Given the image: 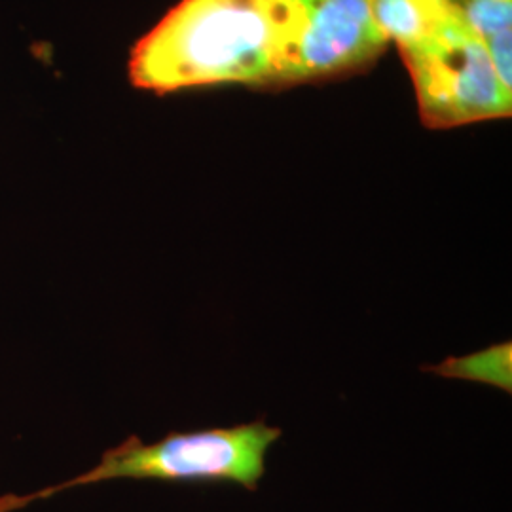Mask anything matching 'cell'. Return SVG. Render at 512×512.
Masks as SVG:
<instances>
[{"label": "cell", "mask_w": 512, "mask_h": 512, "mask_svg": "<svg viewBox=\"0 0 512 512\" xmlns=\"http://www.w3.org/2000/svg\"><path fill=\"white\" fill-rule=\"evenodd\" d=\"M387 44L370 14V0H315L298 46L294 82L359 69Z\"/></svg>", "instance_id": "cell-4"}, {"label": "cell", "mask_w": 512, "mask_h": 512, "mask_svg": "<svg viewBox=\"0 0 512 512\" xmlns=\"http://www.w3.org/2000/svg\"><path fill=\"white\" fill-rule=\"evenodd\" d=\"M283 431L264 418L234 427L167 433L156 442L129 437L109 448L90 471L48 488L50 495L109 480L232 482L256 492L266 475V454Z\"/></svg>", "instance_id": "cell-2"}, {"label": "cell", "mask_w": 512, "mask_h": 512, "mask_svg": "<svg viewBox=\"0 0 512 512\" xmlns=\"http://www.w3.org/2000/svg\"><path fill=\"white\" fill-rule=\"evenodd\" d=\"M315 0H181L135 42L137 90L183 92L213 84H291Z\"/></svg>", "instance_id": "cell-1"}, {"label": "cell", "mask_w": 512, "mask_h": 512, "mask_svg": "<svg viewBox=\"0 0 512 512\" xmlns=\"http://www.w3.org/2000/svg\"><path fill=\"white\" fill-rule=\"evenodd\" d=\"M401 54L427 128H459L511 116L512 93L501 86L484 42L456 16L437 35Z\"/></svg>", "instance_id": "cell-3"}, {"label": "cell", "mask_w": 512, "mask_h": 512, "mask_svg": "<svg viewBox=\"0 0 512 512\" xmlns=\"http://www.w3.org/2000/svg\"><path fill=\"white\" fill-rule=\"evenodd\" d=\"M370 14L387 42H395L399 50L437 35L454 16L448 0H370Z\"/></svg>", "instance_id": "cell-5"}, {"label": "cell", "mask_w": 512, "mask_h": 512, "mask_svg": "<svg viewBox=\"0 0 512 512\" xmlns=\"http://www.w3.org/2000/svg\"><path fill=\"white\" fill-rule=\"evenodd\" d=\"M423 370H431L433 374H439L442 378L494 385L511 395L512 344L503 342L465 357H448L444 363Z\"/></svg>", "instance_id": "cell-6"}, {"label": "cell", "mask_w": 512, "mask_h": 512, "mask_svg": "<svg viewBox=\"0 0 512 512\" xmlns=\"http://www.w3.org/2000/svg\"><path fill=\"white\" fill-rule=\"evenodd\" d=\"M448 4L452 14L484 44L512 31V0H448Z\"/></svg>", "instance_id": "cell-7"}, {"label": "cell", "mask_w": 512, "mask_h": 512, "mask_svg": "<svg viewBox=\"0 0 512 512\" xmlns=\"http://www.w3.org/2000/svg\"><path fill=\"white\" fill-rule=\"evenodd\" d=\"M48 497H52V495L48 494V490H46V488H44V490H40V492H37V494L2 495V497H0V512L19 511V509H23V507H27V505L35 503V501H38V499H48Z\"/></svg>", "instance_id": "cell-8"}]
</instances>
